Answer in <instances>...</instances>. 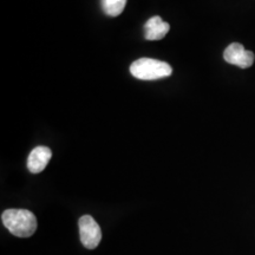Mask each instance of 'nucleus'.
<instances>
[{"label":"nucleus","mask_w":255,"mask_h":255,"mask_svg":"<svg viewBox=\"0 0 255 255\" xmlns=\"http://www.w3.org/2000/svg\"><path fill=\"white\" fill-rule=\"evenodd\" d=\"M51 157H52V151L50 150V148L43 145L37 146L28 155L27 169L32 174H39L49 164Z\"/></svg>","instance_id":"obj_5"},{"label":"nucleus","mask_w":255,"mask_h":255,"mask_svg":"<svg viewBox=\"0 0 255 255\" xmlns=\"http://www.w3.org/2000/svg\"><path fill=\"white\" fill-rule=\"evenodd\" d=\"M79 238L83 246L88 250H95L102 240V231L100 225L90 215H83L78 221Z\"/></svg>","instance_id":"obj_3"},{"label":"nucleus","mask_w":255,"mask_h":255,"mask_svg":"<svg viewBox=\"0 0 255 255\" xmlns=\"http://www.w3.org/2000/svg\"><path fill=\"white\" fill-rule=\"evenodd\" d=\"M145 28V39L148 40H159L165 37L170 30V25L162 20L159 15H155L149 19L144 25Z\"/></svg>","instance_id":"obj_6"},{"label":"nucleus","mask_w":255,"mask_h":255,"mask_svg":"<svg viewBox=\"0 0 255 255\" xmlns=\"http://www.w3.org/2000/svg\"><path fill=\"white\" fill-rule=\"evenodd\" d=\"M223 58L232 65H237L241 69H248L254 63V53L245 49L241 44L233 43L223 52Z\"/></svg>","instance_id":"obj_4"},{"label":"nucleus","mask_w":255,"mask_h":255,"mask_svg":"<svg viewBox=\"0 0 255 255\" xmlns=\"http://www.w3.org/2000/svg\"><path fill=\"white\" fill-rule=\"evenodd\" d=\"M127 0H102V8L104 13L110 17H117L124 11Z\"/></svg>","instance_id":"obj_7"},{"label":"nucleus","mask_w":255,"mask_h":255,"mask_svg":"<svg viewBox=\"0 0 255 255\" xmlns=\"http://www.w3.org/2000/svg\"><path fill=\"white\" fill-rule=\"evenodd\" d=\"M1 221L12 235L18 238H30L37 231V219L27 209H6Z\"/></svg>","instance_id":"obj_1"},{"label":"nucleus","mask_w":255,"mask_h":255,"mask_svg":"<svg viewBox=\"0 0 255 255\" xmlns=\"http://www.w3.org/2000/svg\"><path fill=\"white\" fill-rule=\"evenodd\" d=\"M130 72L133 77L141 81H156V79L170 76L173 69L168 63L161 62V60L141 58L131 64Z\"/></svg>","instance_id":"obj_2"}]
</instances>
